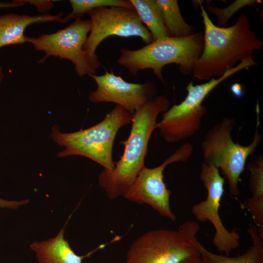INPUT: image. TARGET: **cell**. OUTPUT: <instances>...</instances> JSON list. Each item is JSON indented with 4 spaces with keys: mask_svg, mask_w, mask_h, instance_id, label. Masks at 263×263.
Wrapping results in <instances>:
<instances>
[{
    "mask_svg": "<svg viewBox=\"0 0 263 263\" xmlns=\"http://www.w3.org/2000/svg\"><path fill=\"white\" fill-rule=\"evenodd\" d=\"M200 6L205 27L204 45L192 73L194 77L207 81L223 75L238 61L253 56L254 51L261 49L263 42L250 30L245 14L231 26L221 27L213 23L202 4Z\"/></svg>",
    "mask_w": 263,
    "mask_h": 263,
    "instance_id": "obj_1",
    "label": "cell"
},
{
    "mask_svg": "<svg viewBox=\"0 0 263 263\" xmlns=\"http://www.w3.org/2000/svg\"><path fill=\"white\" fill-rule=\"evenodd\" d=\"M169 105L166 96H155L132 114L130 135L121 142L125 146L122 155L115 163L113 169H104L98 176V183L109 199L123 196L145 166L148 143L156 129L157 117L166 112Z\"/></svg>",
    "mask_w": 263,
    "mask_h": 263,
    "instance_id": "obj_2",
    "label": "cell"
},
{
    "mask_svg": "<svg viewBox=\"0 0 263 263\" xmlns=\"http://www.w3.org/2000/svg\"><path fill=\"white\" fill-rule=\"evenodd\" d=\"M204 45L201 32L183 37H167L135 50L122 48L117 62L134 76L139 71L152 69L157 78L165 84L162 73L163 67L174 63L179 65L181 73H191Z\"/></svg>",
    "mask_w": 263,
    "mask_h": 263,
    "instance_id": "obj_3",
    "label": "cell"
},
{
    "mask_svg": "<svg viewBox=\"0 0 263 263\" xmlns=\"http://www.w3.org/2000/svg\"><path fill=\"white\" fill-rule=\"evenodd\" d=\"M132 114L120 106L114 108L99 123L85 130L71 132H59L57 125L52 127L50 137L57 145L65 149L58 153L59 157L79 155L87 157L101 165L104 169L112 170L114 141L119 130L129 124Z\"/></svg>",
    "mask_w": 263,
    "mask_h": 263,
    "instance_id": "obj_4",
    "label": "cell"
},
{
    "mask_svg": "<svg viewBox=\"0 0 263 263\" xmlns=\"http://www.w3.org/2000/svg\"><path fill=\"white\" fill-rule=\"evenodd\" d=\"M256 128L253 140L250 144L244 146L234 142L231 132L235 128L233 118L225 117L209 129L201 143L203 162L214 165L220 169L224 178L227 179L231 195L240 193V177L245 169L248 157L261 143L262 135L259 133V106L257 104Z\"/></svg>",
    "mask_w": 263,
    "mask_h": 263,
    "instance_id": "obj_5",
    "label": "cell"
},
{
    "mask_svg": "<svg viewBox=\"0 0 263 263\" xmlns=\"http://www.w3.org/2000/svg\"><path fill=\"white\" fill-rule=\"evenodd\" d=\"M197 222L188 220L176 230L148 231L131 245L125 263H181L200 255Z\"/></svg>",
    "mask_w": 263,
    "mask_h": 263,
    "instance_id": "obj_6",
    "label": "cell"
},
{
    "mask_svg": "<svg viewBox=\"0 0 263 263\" xmlns=\"http://www.w3.org/2000/svg\"><path fill=\"white\" fill-rule=\"evenodd\" d=\"M234 74V70L230 69L223 75L201 84L193 85L189 82L186 88L187 95L184 100L169 109L157 123L156 129L163 139L168 143H175L195 135L207 113V107L202 105L204 100L217 86Z\"/></svg>",
    "mask_w": 263,
    "mask_h": 263,
    "instance_id": "obj_7",
    "label": "cell"
},
{
    "mask_svg": "<svg viewBox=\"0 0 263 263\" xmlns=\"http://www.w3.org/2000/svg\"><path fill=\"white\" fill-rule=\"evenodd\" d=\"M87 14L90 18L91 27L83 49L95 71L101 65L96 50L106 38L111 36L138 37L146 45L153 41L150 33L134 10L117 7H100L90 11Z\"/></svg>",
    "mask_w": 263,
    "mask_h": 263,
    "instance_id": "obj_8",
    "label": "cell"
},
{
    "mask_svg": "<svg viewBox=\"0 0 263 263\" xmlns=\"http://www.w3.org/2000/svg\"><path fill=\"white\" fill-rule=\"evenodd\" d=\"M91 27L89 19H77L53 33L42 34L38 37L26 36L25 41L31 43L36 51L45 53L38 63L44 62L50 56L66 59L74 63L76 74L82 77L96 72L83 49Z\"/></svg>",
    "mask_w": 263,
    "mask_h": 263,
    "instance_id": "obj_9",
    "label": "cell"
},
{
    "mask_svg": "<svg viewBox=\"0 0 263 263\" xmlns=\"http://www.w3.org/2000/svg\"><path fill=\"white\" fill-rule=\"evenodd\" d=\"M192 152V146L187 142L159 166L153 168L145 166L123 197L131 202L148 205L162 216L175 221L176 216L172 211L169 204L172 192L164 183V171L169 164L187 162Z\"/></svg>",
    "mask_w": 263,
    "mask_h": 263,
    "instance_id": "obj_10",
    "label": "cell"
},
{
    "mask_svg": "<svg viewBox=\"0 0 263 263\" xmlns=\"http://www.w3.org/2000/svg\"><path fill=\"white\" fill-rule=\"evenodd\" d=\"M200 179L207 190V198L194 204L191 209V213L198 221H208L212 224L215 230L212 240L214 245L218 251L229 256L233 250L240 246V236L235 228L228 230L219 215L225 178L220 175L217 167L203 162Z\"/></svg>",
    "mask_w": 263,
    "mask_h": 263,
    "instance_id": "obj_11",
    "label": "cell"
},
{
    "mask_svg": "<svg viewBox=\"0 0 263 263\" xmlns=\"http://www.w3.org/2000/svg\"><path fill=\"white\" fill-rule=\"evenodd\" d=\"M88 76L97 85V89L89 95L90 101L114 103L132 114L157 94L156 85L151 81L144 84L130 83L120 76L107 71L103 75Z\"/></svg>",
    "mask_w": 263,
    "mask_h": 263,
    "instance_id": "obj_12",
    "label": "cell"
},
{
    "mask_svg": "<svg viewBox=\"0 0 263 263\" xmlns=\"http://www.w3.org/2000/svg\"><path fill=\"white\" fill-rule=\"evenodd\" d=\"M63 14L47 13L36 16L10 13L0 16V48L4 46L23 44L26 42L24 32L27 27L36 23H64Z\"/></svg>",
    "mask_w": 263,
    "mask_h": 263,
    "instance_id": "obj_13",
    "label": "cell"
},
{
    "mask_svg": "<svg viewBox=\"0 0 263 263\" xmlns=\"http://www.w3.org/2000/svg\"><path fill=\"white\" fill-rule=\"evenodd\" d=\"M64 231L65 226L54 238L30 245L39 263H82V257L71 248L64 238Z\"/></svg>",
    "mask_w": 263,
    "mask_h": 263,
    "instance_id": "obj_14",
    "label": "cell"
},
{
    "mask_svg": "<svg viewBox=\"0 0 263 263\" xmlns=\"http://www.w3.org/2000/svg\"><path fill=\"white\" fill-rule=\"evenodd\" d=\"M252 244L243 253L230 257L213 253L206 248L199 241L200 263H263V239L259 235L257 227L250 223L247 229Z\"/></svg>",
    "mask_w": 263,
    "mask_h": 263,
    "instance_id": "obj_15",
    "label": "cell"
},
{
    "mask_svg": "<svg viewBox=\"0 0 263 263\" xmlns=\"http://www.w3.org/2000/svg\"><path fill=\"white\" fill-rule=\"evenodd\" d=\"M141 21L150 33L153 41L169 37L162 13L155 0H130Z\"/></svg>",
    "mask_w": 263,
    "mask_h": 263,
    "instance_id": "obj_16",
    "label": "cell"
},
{
    "mask_svg": "<svg viewBox=\"0 0 263 263\" xmlns=\"http://www.w3.org/2000/svg\"><path fill=\"white\" fill-rule=\"evenodd\" d=\"M160 8L169 37L180 38L193 34V30L183 19L176 0H155Z\"/></svg>",
    "mask_w": 263,
    "mask_h": 263,
    "instance_id": "obj_17",
    "label": "cell"
},
{
    "mask_svg": "<svg viewBox=\"0 0 263 263\" xmlns=\"http://www.w3.org/2000/svg\"><path fill=\"white\" fill-rule=\"evenodd\" d=\"M72 11L63 18L64 23L71 19H81L90 11L100 7H117L134 10L130 0H70Z\"/></svg>",
    "mask_w": 263,
    "mask_h": 263,
    "instance_id": "obj_18",
    "label": "cell"
},
{
    "mask_svg": "<svg viewBox=\"0 0 263 263\" xmlns=\"http://www.w3.org/2000/svg\"><path fill=\"white\" fill-rule=\"evenodd\" d=\"M246 169L249 171L248 187L251 197L263 198V157L259 155L248 163Z\"/></svg>",
    "mask_w": 263,
    "mask_h": 263,
    "instance_id": "obj_19",
    "label": "cell"
},
{
    "mask_svg": "<svg viewBox=\"0 0 263 263\" xmlns=\"http://www.w3.org/2000/svg\"><path fill=\"white\" fill-rule=\"evenodd\" d=\"M257 1L254 0H237L224 8H218L210 4H208L207 7L209 12L217 17L218 26L225 27L229 19L237 11L246 6H255Z\"/></svg>",
    "mask_w": 263,
    "mask_h": 263,
    "instance_id": "obj_20",
    "label": "cell"
},
{
    "mask_svg": "<svg viewBox=\"0 0 263 263\" xmlns=\"http://www.w3.org/2000/svg\"><path fill=\"white\" fill-rule=\"evenodd\" d=\"M243 206L250 213L254 225L259 228L258 234L263 239V198H247Z\"/></svg>",
    "mask_w": 263,
    "mask_h": 263,
    "instance_id": "obj_21",
    "label": "cell"
},
{
    "mask_svg": "<svg viewBox=\"0 0 263 263\" xmlns=\"http://www.w3.org/2000/svg\"><path fill=\"white\" fill-rule=\"evenodd\" d=\"M25 5H34L39 12L44 13L51 10L56 0H20Z\"/></svg>",
    "mask_w": 263,
    "mask_h": 263,
    "instance_id": "obj_22",
    "label": "cell"
},
{
    "mask_svg": "<svg viewBox=\"0 0 263 263\" xmlns=\"http://www.w3.org/2000/svg\"><path fill=\"white\" fill-rule=\"evenodd\" d=\"M28 202V200H24L19 202L7 201L0 198V207L11 209H17L20 206L25 205Z\"/></svg>",
    "mask_w": 263,
    "mask_h": 263,
    "instance_id": "obj_23",
    "label": "cell"
},
{
    "mask_svg": "<svg viewBox=\"0 0 263 263\" xmlns=\"http://www.w3.org/2000/svg\"><path fill=\"white\" fill-rule=\"evenodd\" d=\"M230 90L233 94L237 97H241L244 93L242 85L238 83L233 84Z\"/></svg>",
    "mask_w": 263,
    "mask_h": 263,
    "instance_id": "obj_24",
    "label": "cell"
},
{
    "mask_svg": "<svg viewBox=\"0 0 263 263\" xmlns=\"http://www.w3.org/2000/svg\"><path fill=\"white\" fill-rule=\"evenodd\" d=\"M25 4L19 0H15L12 2H2L0 1V8L17 7L24 6Z\"/></svg>",
    "mask_w": 263,
    "mask_h": 263,
    "instance_id": "obj_25",
    "label": "cell"
},
{
    "mask_svg": "<svg viewBox=\"0 0 263 263\" xmlns=\"http://www.w3.org/2000/svg\"><path fill=\"white\" fill-rule=\"evenodd\" d=\"M181 263H200V255L187 259Z\"/></svg>",
    "mask_w": 263,
    "mask_h": 263,
    "instance_id": "obj_26",
    "label": "cell"
},
{
    "mask_svg": "<svg viewBox=\"0 0 263 263\" xmlns=\"http://www.w3.org/2000/svg\"><path fill=\"white\" fill-rule=\"evenodd\" d=\"M4 75L3 72V69L2 67L0 65V83L2 81Z\"/></svg>",
    "mask_w": 263,
    "mask_h": 263,
    "instance_id": "obj_27",
    "label": "cell"
}]
</instances>
